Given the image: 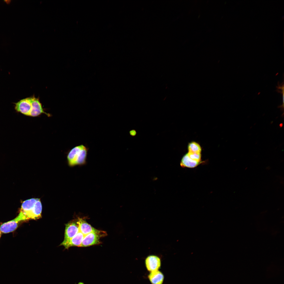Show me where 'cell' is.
<instances>
[{
    "instance_id": "6da1fadb",
    "label": "cell",
    "mask_w": 284,
    "mask_h": 284,
    "mask_svg": "<svg viewBox=\"0 0 284 284\" xmlns=\"http://www.w3.org/2000/svg\"><path fill=\"white\" fill-rule=\"evenodd\" d=\"M15 104L16 111L26 116L34 117L44 114L50 116L44 111L39 98L34 95L23 99Z\"/></svg>"
},
{
    "instance_id": "7a4b0ae2",
    "label": "cell",
    "mask_w": 284,
    "mask_h": 284,
    "mask_svg": "<svg viewBox=\"0 0 284 284\" xmlns=\"http://www.w3.org/2000/svg\"><path fill=\"white\" fill-rule=\"evenodd\" d=\"M42 206L40 199L32 198L24 201L19 215L22 221L36 219L41 217Z\"/></svg>"
},
{
    "instance_id": "3957f363",
    "label": "cell",
    "mask_w": 284,
    "mask_h": 284,
    "mask_svg": "<svg viewBox=\"0 0 284 284\" xmlns=\"http://www.w3.org/2000/svg\"><path fill=\"white\" fill-rule=\"evenodd\" d=\"M89 149V148L86 144H82L72 148L67 156L69 165L74 166L86 165Z\"/></svg>"
},
{
    "instance_id": "277c9868",
    "label": "cell",
    "mask_w": 284,
    "mask_h": 284,
    "mask_svg": "<svg viewBox=\"0 0 284 284\" xmlns=\"http://www.w3.org/2000/svg\"><path fill=\"white\" fill-rule=\"evenodd\" d=\"M107 235L105 231L102 230L97 232L90 233L85 235L81 247H86L99 244L101 243L100 240V238Z\"/></svg>"
},
{
    "instance_id": "5b68a950",
    "label": "cell",
    "mask_w": 284,
    "mask_h": 284,
    "mask_svg": "<svg viewBox=\"0 0 284 284\" xmlns=\"http://www.w3.org/2000/svg\"><path fill=\"white\" fill-rule=\"evenodd\" d=\"M146 267L150 272L158 270L161 265V261L160 257L155 255H150L148 256L145 260Z\"/></svg>"
},
{
    "instance_id": "8992f818",
    "label": "cell",
    "mask_w": 284,
    "mask_h": 284,
    "mask_svg": "<svg viewBox=\"0 0 284 284\" xmlns=\"http://www.w3.org/2000/svg\"><path fill=\"white\" fill-rule=\"evenodd\" d=\"M79 231V225L78 221L67 224L66 225L64 238L63 242H65L72 238Z\"/></svg>"
},
{
    "instance_id": "52a82bcc",
    "label": "cell",
    "mask_w": 284,
    "mask_h": 284,
    "mask_svg": "<svg viewBox=\"0 0 284 284\" xmlns=\"http://www.w3.org/2000/svg\"><path fill=\"white\" fill-rule=\"evenodd\" d=\"M84 236L79 230L73 237L65 242H63L60 245L63 246L66 248L74 246L81 247Z\"/></svg>"
},
{
    "instance_id": "ba28073f",
    "label": "cell",
    "mask_w": 284,
    "mask_h": 284,
    "mask_svg": "<svg viewBox=\"0 0 284 284\" xmlns=\"http://www.w3.org/2000/svg\"><path fill=\"white\" fill-rule=\"evenodd\" d=\"M20 221L17 217L10 221L2 224L0 226V230L4 233H7L14 231Z\"/></svg>"
},
{
    "instance_id": "9c48e42d",
    "label": "cell",
    "mask_w": 284,
    "mask_h": 284,
    "mask_svg": "<svg viewBox=\"0 0 284 284\" xmlns=\"http://www.w3.org/2000/svg\"><path fill=\"white\" fill-rule=\"evenodd\" d=\"M78 222L79 225V230L84 235L91 232H97L100 231L92 227L82 218H79Z\"/></svg>"
},
{
    "instance_id": "30bf717a",
    "label": "cell",
    "mask_w": 284,
    "mask_h": 284,
    "mask_svg": "<svg viewBox=\"0 0 284 284\" xmlns=\"http://www.w3.org/2000/svg\"><path fill=\"white\" fill-rule=\"evenodd\" d=\"M148 277L152 284H162L164 278L163 274L159 270L150 272Z\"/></svg>"
},
{
    "instance_id": "8fae6325",
    "label": "cell",
    "mask_w": 284,
    "mask_h": 284,
    "mask_svg": "<svg viewBox=\"0 0 284 284\" xmlns=\"http://www.w3.org/2000/svg\"><path fill=\"white\" fill-rule=\"evenodd\" d=\"M200 163L192 159L186 154L182 158L180 165L183 168H193L197 166Z\"/></svg>"
},
{
    "instance_id": "7c38bea8",
    "label": "cell",
    "mask_w": 284,
    "mask_h": 284,
    "mask_svg": "<svg viewBox=\"0 0 284 284\" xmlns=\"http://www.w3.org/2000/svg\"><path fill=\"white\" fill-rule=\"evenodd\" d=\"M188 152L201 153V148L198 143L195 142L190 143L188 146Z\"/></svg>"
},
{
    "instance_id": "4fadbf2b",
    "label": "cell",
    "mask_w": 284,
    "mask_h": 284,
    "mask_svg": "<svg viewBox=\"0 0 284 284\" xmlns=\"http://www.w3.org/2000/svg\"><path fill=\"white\" fill-rule=\"evenodd\" d=\"M187 154L192 159L198 162H200L201 156V153L188 152Z\"/></svg>"
},
{
    "instance_id": "5bb4252c",
    "label": "cell",
    "mask_w": 284,
    "mask_h": 284,
    "mask_svg": "<svg viewBox=\"0 0 284 284\" xmlns=\"http://www.w3.org/2000/svg\"><path fill=\"white\" fill-rule=\"evenodd\" d=\"M129 133L131 136H134L136 135V132L135 130H132L130 131Z\"/></svg>"
},
{
    "instance_id": "9a60e30c",
    "label": "cell",
    "mask_w": 284,
    "mask_h": 284,
    "mask_svg": "<svg viewBox=\"0 0 284 284\" xmlns=\"http://www.w3.org/2000/svg\"><path fill=\"white\" fill-rule=\"evenodd\" d=\"M1 231H0V237H1Z\"/></svg>"
}]
</instances>
